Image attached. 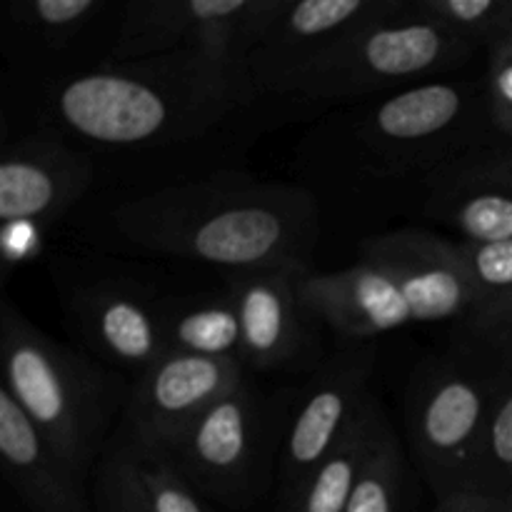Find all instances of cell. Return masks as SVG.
<instances>
[{
    "mask_svg": "<svg viewBox=\"0 0 512 512\" xmlns=\"http://www.w3.org/2000/svg\"><path fill=\"white\" fill-rule=\"evenodd\" d=\"M308 268L228 273L223 288L233 298L243 335L248 373H268L293 365L308 345L315 320L300 298V278Z\"/></svg>",
    "mask_w": 512,
    "mask_h": 512,
    "instance_id": "e0dca14e",
    "label": "cell"
},
{
    "mask_svg": "<svg viewBox=\"0 0 512 512\" xmlns=\"http://www.w3.org/2000/svg\"><path fill=\"white\" fill-rule=\"evenodd\" d=\"M485 80L440 78L368 105L353 123L360 168L375 178L423 180L450 160L490 145ZM495 128V125H493Z\"/></svg>",
    "mask_w": 512,
    "mask_h": 512,
    "instance_id": "5b68a950",
    "label": "cell"
},
{
    "mask_svg": "<svg viewBox=\"0 0 512 512\" xmlns=\"http://www.w3.org/2000/svg\"><path fill=\"white\" fill-rule=\"evenodd\" d=\"M400 8L403 0H278L248 55L250 75L260 93L295 95L345 40Z\"/></svg>",
    "mask_w": 512,
    "mask_h": 512,
    "instance_id": "9c48e42d",
    "label": "cell"
},
{
    "mask_svg": "<svg viewBox=\"0 0 512 512\" xmlns=\"http://www.w3.org/2000/svg\"><path fill=\"white\" fill-rule=\"evenodd\" d=\"M123 3L108 0H20L3 15L5 53L28 68H53V78L105 63ZM48 80V83H50Z\"/></svg>",
    "mask_w": 512,
    "mask_h": 512,
    "instance_id": "4fadbf2b",
    "label": "cell"
},
{
    "mask_svg": "<svg viewBox=\"0 0 512 512\" xmlns=\"http://www.w3.org/2000/svg\"><path fill=\"white\" fill-rule=\"evenodd\" d=\"M460 250L478 295V308L512 298V240L460 243Z\"/></svg>",
    "mask_w": 512,
    "mask_h": 512,
    "instance_id": "83f0119b",
    "label": "cell"
},
{
    "mask_svg": "<svg viewBox=\"0 0 512 512\" xmlns=\"http://www.w3.org/2000/svg\"><path fill=\"white\" fill-rule=\"evenodd\" d=\"M423 215L460 243L512 240V150L483 145L420 180Z\"/></svg>",
    "mask_w": 512,
    "mask_h": 512,
    "instance_id": "9a60e30c",
    "label": "cell"
},
{
    "mask_svg": "<svg viewBox=\"0 0 512 512\" xmlns=\"http://www.w3.org/2000/svg\"><path fill=\"white\" fill-rule=\"evenodd\" d=\"M385 428L388 415L370 393L335 448L280 500L283 512H345Z\"/></svg>",
    "mask_w": 512,
    "mask_h": 512,
    "instance_id": "ffe728a7",
    "label": "cell"
},
{
    "mask_svg": "<svg viewBox=\"0 0 512 512\" xmlns=\"http://www.w3.org/2000/svg\"><path fill=\"white\" fill-rule=\"evenodd\" d=\"M378 348L375 343H348L325 360L288 405L280 443V500L335 448L345 428L368 398Z\"/></svg>",
    "mask_w": 512,
    "mask_h": 512,
    "instance_id": "8fae6325",
    "label": "cell"
},
{
    "mask_svg": "<svg viewBox=\"0 0 512 512\" xmlns=\"http://www.w3.org/2000/svg\"><path fill=\"white\" fill-rule=\"evenodd\" d=\"M95 512H153L145 498L133 453L113 438L98 460L93 480Z\"/></svg>",
    "mask_w": 512,
    "mask_h": 512,
    "instance_id": "d4e9b609",
    "label": "cell"
},
{
    "mask_svg": "<svg viewBox=\"0 0 512 512\" xmlns=\"http://www.w3.org/2000/svg\"><path fill=\"white\" fill-rule=\"evenodd\" d=\"M0 465L10 488L28 512H93L85 478L25 418L0 388Z\"/></svg>",
    "mask_w": 512,
    "mask_h": 512,
    "instance_id": "d6986e66",
    "label": "cell"
},
{
    "mask_svg": "<svg viewBox=\"0 0 512 512\" xmlns=\"http://www.w3.org/2000/svg\"><path fill=\"white\" fill-rule=\"evenodd\" d=\"M473 490L490 498L512 490V380L490 415L475 465Z\"/></svg>",
    "mask_w": 512,
    "mask_h": 512,
    "instance_id": "484cf974",
    "label": "cell"
},
{
    "mask_svg": "<svg viewBox=\"0 0 512 512\" xmlns=\"http://www.w3.org/2000/svg\"><path fill=\"white\" fill-rule=\"evenodd\" d=\"M0 355L5 393L85 478L123 418L130 393L123 373L35 328L10 298L0 305Z\"/></svg>",
    "mask_w": 512,
    "mask_h": 512,
    "instance_id": "3957f363",
    "label": "cell"
},
{
    "mask_svg": "<svg viewBox=\"0 0 512 512\" xmlns=\"http://www.w3.org/2000/svg\"><path fill=\"white\" fill-rule=\"evenodd\" d=\"M508 375L450 345L415 365L405 388L410 455L435 498L473 490L480 445Z\"/></svg>",
    "mask_w": 512,
    "mask_h": 512,
    "instance_id": "277c9868",
    "label": "cell"
},
{
    "mask_svg": "<svg viewBox=\"0 0 512 512\" xmlns=\"http://www.w3.org/2000/svg\"><path fill=\"white\" fill-rule=\"evenodd\" d=\"M93 163L55 125L8 140L0 158V220L5 228L43 230L80 203Z\"/></svg>",
    "mask_w": 512,
    "mask_h": 512,
    "instance_id": "7c38bea8",
    "label": "cell"
},
{
    "mask_svg": "<svg viewBox=\"0 0 512 512\" xmlns=\"http://www.w3.org/2000/svg\"><path fill=\"white\" fill-rule=\"evenodd\" d=\"M285 415L288 405L248 378L158 455L203 498L243 508L263 493L273 470L278 473Z\"/></svg>",
    "mask_w": 512,
    "mask_h": 512,
    "instance_id": "8992f818",
    "label": "cell"
},
{
    "mask_svg": "<svg viewBox=\"0 0 512 512\" xmlns=\"http://www.w3.org/2000/svg\"><path fill=\"white\" fill-rule=\"evenodd\" d=\"M433 512H495V498L475 490H463L448 498H440Z\"/></svg>",
    "mask_w": 512,
    "mask_h": 512,
    "instance_id": "f546056e",
    "label": "cell"
},
{
    "mask_svg": "<svg viewBox=\"0 0 512 512\" xmlns=\"http://www.w3.org/2000/svg\"><path fill=\"white\" fill-rule=\"evenodd\" d=\"M300 298L318 323L348 343H370L393 330L415 325L413 308L398 278L385 265L358 258L338 273H305Z\"/></svg>",
    "mask_w": 512,
    "mask_h": 512,
    "instance_id": "ac0fdd59",
    "label": "cell"
},
{
    "mask_svg": "<svg viewBox=\"0 0 512 512\" xmlns=\"http://www.w3.org/2000/svg\"><path fill=\"white\" fill-rule=\"evenodd\" d=\"M495 512H512V490L495 498Z\"/></svg>",
    "mask_w": 512,
    "mask_h": 512,
    "instance_id": "4dcf8cb0",
    "label": "cell"
},
{
    "mask_svg": "<svg viewBox=\"0 0 512 512\" xmlns=\"http://www.w3.org/2000/svg\"><path fill=\"white\" fill-rule=\"evenodd\" d=\"M408 460L393 425L380 435L345 512H403Z\"/></svg>",
    "mask_w": 512,
    "mask_h": 512,
    "instance_id": "603a6c76",
    "label": "cell"
},
{
    "mask_svg": "<svg viewBox=\"0 0 512 512\" xmlns=\"http://www.w3.org/2000/svg\"><path fill=\"white\" fill-rule=\"evenodd\" d=\"M418 15L445 25L475 50L512 38V0H408Z\"/></svg>",
    "mask_w": 512,
    "mask_h": 512,
    "instance_id": "7402d4cb",
    "label": "cell"
},
{
    "mask_svg": "<svg viewBox=\"0 0 512 512\" xmlns=\"http://www.w3.org/2000/svg\"><path fill=\"white\" fill-rule=\"evenodd\" d=\"M80 340L108 368L133 378L153 368L165 353L163 295L133 280H93L65 300Z\"/></svg>",
    "mask_w": 512,
    "mask_h": 512,
    "instance_id": "5bb4252c",
    "label": "cell"
},
{
    "mask_svg": "<svg viewBox=\"0 0 512 512\" xmlns=\"http://www.w3.org/2000/svg\"><path fill=\"white\" fill-rule=\"evenodd\" d=\"M248 378L240 363L165 353L130 383L115 438L133 450L163 453L205 410Z\"/></svg>",
    "mask_w": 512,
    "mask_h": 512,
    "instance_id": "30bf717a",
    "label": "cell"
},
{
    "mask_svg": "<svg viewBox=\"0 0 512 512\" xmlns=\"http://www.w3.org/2000/svg\"><path fill=\"white\" fill-rule=\"evenodd\" d=\"M123 443V440H120ZM125 445V443H123ZM128 448V445H125ZM135 468H138L140 483H143L145 498L153 512H210L203 495L158 453H143L133 450Z\"/></svg>",
    "mask_w": 512,
    "mask_h": 512,
    "instance_id": "4316f807",
    "label": "cell"
},
{
    "mask_svg": "<svg viewBox=\"0 0 512 512\" xmlns=\"http://www.w3.org/2000/svg\"><path fill=\"white\" fill-rule=\"evenodd\" d=\"M110 228L145 253L250 273L308 268L320 210L298 185L218 173L120 200Z\"/></svg>",
    "mask_w": 512,
    "mask_h": 512,
    "instance_id": "7a4b0ae2",
    "label": "cell"
},
{
    "mask_svg": "<svg viewBox=\"0 0 512 512\" xmlns=\"http://www.w3.org/2000/svg\"><path fill=\"white\" fill-rule=\"evenodd\" d=\"M163 333L168 353L245 365L238 310L225 288L195 295H163Z\"/></svg>",
    "mask_w": 512,
    "mask_h": 512,
    "instance_id": "44dd1931",
    "label": "cell"
},
{
    "mask_svg": "<svg viewBox=\"0 0 512 512\" xmlns=\"http://www.w3.org/2000/svg\"><path fill=\"white\" fill-rule=\"evenodd\" d=\"M475 55V48L403 0L395 15L365 25L345 40L298 88L318 103H355L393 95L413 85L448 78Z\"/></svg>",
    "mask_w": 512,
    "mask_h": 512,
    "instance_id": "52a82bcc",
    "label": "cell"
},
{
    "mask_svg": "<svg viewBox=\"0 0 512 512\" xmlns=\"http://www.w3.org/2000/svg\"><path fill=\"white\" fill-rule=\"evenodd\" d=\"M278 0H128L115 25L108 60L203 50L248 60Z\"/></svg>",
    "mask_w": 512,
    "mask_h": 512,
    "instance_id": "ba28073f",
    "label": "cell"
},
{
    "mask_svg": "<svg viewBox=\"0 0 512 512\" xmlns=\"http://www.w3.org/2000/svg\"><path fill=\"white\" fill-rule=\"evenodd\" d=\"M450 345L468 350L490 368L512 378V298L473 310L468 318L455 323Z\"/></svg>",
    "mask_w": 512,
    "mask_h": 512,
    "instance_id": "cb8c5ba5",
    "label": "cell"
},
{
    "mask_svg": "<svg viewBox=\"0 0 512 512\" xmlns=\"http://www.w3.org/2000/svg\"><path fill=\"white\" fill-rule=\"evenodd\" d=\"M360 258L385 265L398 278L415 323H460L478 308L460 240L405 228L368 238Z\"/></svg>",
    "mask_w": 512,
    "mask_h": 512,
    "instance_id": "2e32d148",
    "label": "cell"
},
{
    "mask_svg": "<svg viewBox=\"0 0 512 512\" xmlns=\"http://www.w3.org/2000/svg\"><path fill=\"white\" fill-rule=\"evenodd\" d=\"M260 90L248 60L203 50L105 60L45 83V123L98 148H160L200 138Z\"/></svg>",
    "mask_w": 512,
    "mask_h": 512,
    "instance_id": "6da1fadb",
    "label": "cell"
},
{
    "mask_svg": "<svg viewBox=\"0 0 512 512\" xmlns=\"http://www.w3.org/2000/svg\"><path fill=\"white\" fill-rule=\"evenodd\" d=\"M485 93L495 130L512 138V38L490 48Z\"/></svg>",
    "mask_w": 512,
    "mask_h": 512,
    "instance_id": "f1b7e54d",
    "label": "cell"
}]
</instances>
